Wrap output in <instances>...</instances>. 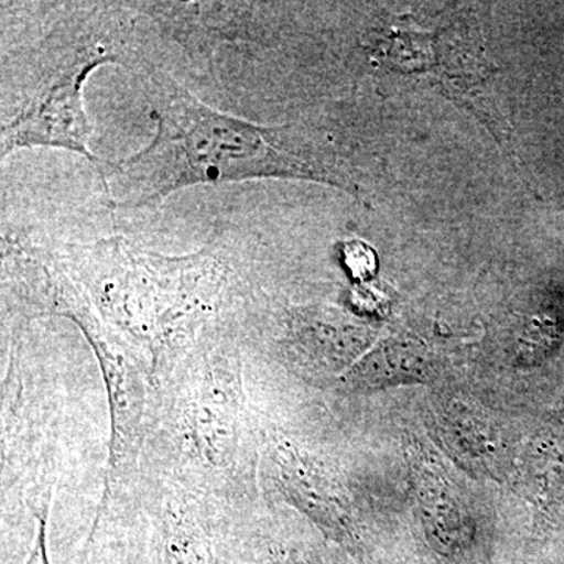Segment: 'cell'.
Segmentation results:
<instances>
[{
  "instance_id": "obj_1",
  "label": "cell",
  "mask_w": 564,
  "mask_h": 564,
  "mask_svg": "<svg viewBox=\"0 0 564 564\" xmlns=\"http://www.w3.org/2000/svg\"><path fill=\"white\" fill-rule=\"evenodd\" d=\"M154 139L126 161L104 163L117 206L140 207L198 184L291 177L351 188L347 174L295 126L263 128L210 109L170 80L159 88Z\"/></svg>"
},
{
  "instance_id": "obj_2",
  "label": "cell",
  "mask_w": 564,
  "mask_h": 564,
  "mask_svg": "<svg viewBox=\"0 0 564 564\" xmlns=\"http://www.w3.org/2000/svg\"><path fill=\"white\" fill-rule=\"evenodd\" d=\"M143 258L126 259L122 272L104 278L93 303L155 366L159 352L184 337L188 326L209 310L218 272L202 254Z\"/></svg>"
},
{
  "instance_id": "obj_3",
  "label": "cell",
  "mask_w": 564,
  "mask_h": 564,
  "mask_svg": "<svg viewBox=\"0 0 564 564\" xmlns=\"http://www.w3.org/2000/svg\"><path fill=\"white\" fill-rule=\"evenodd\" d=\"M50 311L69 318L87 337L101 369L110 411L109 473L101 508L139 462L144 441L150 375L141 352L96 310L84 288L62 272L47 274Z\"/></svg>"
},
{
  "instance_id": "obj_4",
  "label": "cell",
  "mask_w": 564,
  "mask_h": 564,
  "mask_svg": "<svg viewBox=\"0 0 564 564\" xmlns=\"http://www.w3.org/2000/svg\"><path fill=\"white\" fill-rule=\"evenodd\" d=\"M118 61L106 46L79 47L33 82L20 107L3 120L2 155L32 147L63 148L84 155L98 166L104 163L88 148L91 126L84 107V85L102 63Z\"/></svg>"
},
{
  "instance_id": "obj_5",
  "label": "cell",
  "mask_w": 564,
  "mask_h": 564,
  "mask_svg": "<svg viewBox=\"0 0 564 564\" xmlns=\"http://www.w3.org/2000/svg\"><path fill=\"white\" fill-rule=\"evenodd\" d=\"M243 380L237 356L215 351L204 362L185 408L195 458L212 473H231L243 447Z\"/></svg>"
},
{
  "instance_id": "obj_6",
  "label": "cell",
  "mask_w": 564,
  "mask_h": 564,
  "mask_svg": "<svg viewBox=\"0 0 564 564\" xmlns=\"http://www.w3.org/2000/svg\"><path fill=\"white\" fill-rule=\"evenodd\" d=\"M270 473L289 503L306 514L326 536L366 562V544L350 497L325 464L295 444L276 440L270 452Z\"/></svg>"
},
{
  "instance_id": "obj_7",
  "label": "cell",
  "mask_w": 564,
  "mask_h": 564,
  "mask_svg": "<svg viewBox=\"0 0 564 564\" xmlns=\"http://www.w3.org/2000/svg\"><path fill=\"white\" fill-rule=\"evenodd\" d=\"M413 470L423 529L434 554L447 564H469L475 549V529L462 513V505L448 478L425 455H414Z\"/></svg>"
},
{
  "instance_id": "obj_8",
  "label": "cell",
  "mask_w": 564,
  "mask_h": 564,
  "mask_svg": "<svg viewBox=\"0 0 564 564\" xmlns=\"http://www.w3.org/2000/svg\"><path fill=\"white\" fill-rule=\"evenodd\" d=\"M527 488L534 502L551 508L564 497V406L534 434L525 454Z\"/></svg>"
},
{
  "instance_id": "obj_9",
  "label": "cell",
  "mask_w": 564,
  "mask_h": 564,
  "mask_svg": "<svg viewBox=\"0 0 564 564\" xmlns=\"http://www.w3.org/2000/svg\"><path fill=\"white\" fill-rule=\"evenodd\" d=\"M162 564H217L209 534L187 508H170L162 524Z\"/></svg>"
},
{
  "instance_id": "obj_10",
  "label": "cell",
  "mask_w": 564,
  "mask_h": 564,
  "mask_svg": "<svg viewBox=\"0 0 564 564\" xmlns=\"http://www.w3.org/2000/svg\"><path fill=\"white\" fill-rule=\"evenodd\" d=\"M343 258L345 269L356 280H367L372 276L377 270V259L375 252L364 243L351 242L343 248Z\"/></svg>"
},
{
  "instance_id": "obj_11",
  "label": "cell",
  "mask_w": 564,
  "mask_h": 564,
  "mask_svg": "<svg viewBox=\"0 0 564 564\" xmlns=\"http://www.w3.org/2000/svg\"><path fill=\"white\" fill-rule=\"evenodd\" d=\"M47 519H50V503L46 502L39 516L35 543H33L31 555L25 564H51L50 555H47Z\"/></svg>"
},
{
  "instance_id": "obj_12",
  "label": "cell",
  "mask_w": 564,
  "mask_h": 564,
  "mask_svg": "<svg viewBox=\"0 0 564 564\" xmlns=\"http://www.w3.org/2000/svg\"><path fill=\"white\" fill-rule=\"evenodd\" d=\"M288 564H310V563L303 562V560L292 558L291 562H288Z\"/></svg>"
},
{
  "instance_id": "obj_13",
  "label": "cell",
  "mask_w": 564,
  "mask_h": 564,
  "mask_svg": "<svg viewBox=\"0 0 564 564\" xmlns=\"http://www.w3.org/2000/svg\"><path fill=\"white\" fill-rule=\"evenodd\" d=\"M562 563L564 564V556H563V562Z\"/></svg>"
}]
</instances>
